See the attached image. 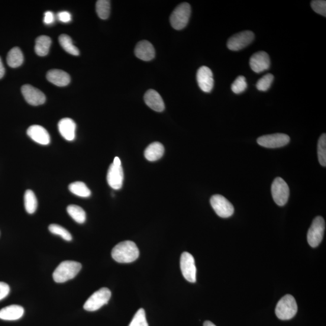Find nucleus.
I'll return each mask as SVG.
<instances>
[{
    "label": "nucleus",
    "instance_id": "1",
    "mask_svg": "<svg viewBox=\"0 0 326 326\" xmlns=\"http://www.w3.org/2000/svg\"><path fill=\"white\" fill-rule=\"evenodd\" d=\"M139 250L134 242L126 241L116 245L111 255L113 259L121 263L133 262L139 257Z\"/></svg>",
    "mask_w": 326,
    "mask_h": 326
},
{
    "label": "nucleus",
    "instance_id": "2",
    "mask_svg": "<svg viewBox=\"0 0 326 326\" xmlns=\"http://www.w3.org/2000/svg\"><path fill=\"white\" fill-rule=\"evenodd\" d=\"M82 269V264L77 261H64L59 264L53 274L54 282L61 283L72 280Z\"/></svg>",
    "mask_w": 326,
    "mask_h": 326
},
{
    "label": "nucleus",
    "instance_id": "3",
    "mask_svg": "<svg viewBox=\"0 0 326 326\" xmlns=\"http://www.w3.org/2000/svg\"><path fill=\"white\" fill-rule=\"evenodd\" d=\"M298 307L291 295H286L279 300L276 308V314L281 320H289L295 317Z\"/></svg>",
    "mask_w": 326,
    "mask_h": 326
},
{
    "label": "nucleus",
    "instance_id": "4",
    "mask_svg": "<svg viewBox=\"0 0 326 326\" xmlns=\"http://www.w3.org/2000/svg\"><path fill=\"white\" fill-rule=\"evenodd\" d=\"M190 15H191V6L187 3H182L177 6L170 15L171 25L175 30H182L188 24Z\"/></svg>",
    "mask_w": 326,
    "mask_h": 326
},
{
    "label": "nucleus",
    "instance_id": "5",
    "mask_svg": "<svg viewBox=\"0 0 326 326\" xmlns=\"http://www.w3.org/2000/svg\"><path fill=\"white\" fill-rule=\"evenodd\" d=\"M111 297L110 290L106 288L100 289L86 300L83 305V308L90 312L98 311L103 306L107 304Z\"/></svg>",
    "mask_w": 326,
    "mask_h": 326
},
{
    "label": "nucleus",
    "instance_id": "6",
    "mask_svg": "<svg viewBox=\"0 0 326 326\" xmlns=\"http://www.w3.org/2000/svg\"><path fill=\"white\" fill-rule=\"evenodd\" d=\"M271 193L274 202L279 206L285 205L288 201L289 188L285 181L280 177H277L271 186Z\"/></svg>",
    "mask_w": 326,
    "mask_h": 326
},
{
    "label": "nucleus",
    "instance_id": "7",
    "mask_svg": "<svg viewBox=\"0 0 326 326\" xmlns=\"http://www.w3.org/2000/svg\"><path fill=\"white\" fill-rule=\"evenodd\" d=\"M325 225L324 219L321 216H317L313 221L307 235L308 244L311 247H317L321 243L324 236Z\"/></svg>",
    "mask_w": 326,
    "mask_h": 326
},
{
    "label": "nucleus",
    "instance_id": "8",
    "mask_svg": "<svg viewBox=\"0 0 326 326\" xmlns=\"http://www.w3.org/2000/svg\"><path fill=\"white\" fill-rule=\"evenodd\" d=\"M211 204L219 217L227 218L233 215L234 209L231 203L224 196L215 195L212 196Z\"/></svg>",
    "mask_w": 326,
    "mask_h": 326
},
{
    "label": "nucleus",
    "instance_id": "9",
    "mask_svg": "<svg viewBox=\"0 0 326 326\" xmlns=\"http://www.w3.org/2000/svg\"><path fill=\"white\" fill-rule=\"evenodd\" d=\"M181 270L185 279L190 283H195L196 281V268L194 257L192 254L185 252L181 256Z\"/></svg>",
    "mask_w": 326,
    "mask_h": 326
},
{
    "label": "nucleus",
    "instance_id": "10",
    "mask_svg": "<svg viewBox=\"0 0 326 326\" xmlns=\"http://www.w3.org/2000/svg\"><path fill=\"white\" fill-rule=\"evenodd\" d=\"M254 34L253 32L245 31L233 35L227 42V47L232 51H239L246 47L253 41Z\"/></svg>",
    "mask_w": 326,
    "mask_h": 326
},
{
    "label": "nucleus",
    "instance_id": "11",
    "mask_svg": "<svg viewBox=\"0 0 326 326\" xmlns=\"http://www.w3.org/2000/svg\"><path fill=\"white\" fill-rule=\"evenodd\" d=\"M257 143L261 146L266 148H278L288 144L290 137L285 134H273L263 135L258 138Z\"/></svg>",
    "mask_w": 326,
    "mask_h": 326
},
{
    "label": "nucleus",
    "instance_id": "12",
    "mask_svg": "<svg viewBox=\"0 0 326 326\" xmlns=\"http://www.w3.org/2000/svg\"><path fill=\"white\" fill-rule=\"evenodd\" d=\"M21 93L25 101L31 105H41L46 102V98L44 94L28 84L22 86Z\"/></svg>",
    "mask_w": 326,
    "mask_h": 326
},
{
    "label": "nucleus",
    "instance_id": "13",
    "mask_svg": "<svg viewBox=\"0 0 326 326\" xmlns=\"http://www.w3.org/2000/svg\"><path fill=\"white\" fill-rule=\"evenodd\" d=\"M197 82L202 92L210 93L214 86V75L209 67H200L196 74Z\"/></svg>",
    "mask_w": 326,
    "mask_h": 326
},
{
    "label": "nucleus",
    "instance_id": "14",
    "mask_svg": "<svg viewBox=\"0 0 326 326\" xmlns=\"http://www.w3.org/2000/svg\"><path fill=\"white\" fill-rule=\"evenodd\" d=\"M271 64L269 54L265 51H260L254 53L250 58V66L252 70L260 73L270 69Z\"/></svg>",
    "mask_w": 326,
    "mask_h": 326
},
{
    "label": "nucleus",
    "instance_id": "15",
    "mask_svg": "<svg viewBox=\"0 0 326 326\" xmlns=\"http://www.w3.org/2000/svg\"><path fill=\"white\" fill-rule=\"evenodd\" d=\"M124 173L122 166L111 164L107 173V182L109 186L114 190L121 189L124 183Z\"/></svg>",
    "mask_w": 326,
    "mask_h": 326
},
{
    "label": "nucleus",
    "instance_id": "16",
    "mask_svg": "<svg viewBox=\"0 0 326 326\" xmlns=\"http://www.w3.org/2000/svg\"><path fill=\"white\" fill-rule=\"evenodd\" d=\"M135 54L138 59L144 61H150L156 56V51L150 42L146 40L141 41L135 47Z\"/></svg>",
    "mask_w": 326,
    "mask_h": 326
},
{
    "label": "nucleus",
    "instance_id": "17",
    "mask_svg": "<svg viewBox=\"0 0 326 326\" xmlns=\"http://www.w3.org/2000/svg\"><path fill=\"white\" fill-rule=\"evenodd\" d=\"M27 134L31 139L42 145L50 143V136L48 131L40 125H32L28 128Z\"/></svg>",
    "mask_w": 326,
    "mask_h": 326
},
{
    "label": "nucleus",
    "instance_id": "18",
    "mask_svg": "<svg viewBox=\"0 0 326 326\" xmlns=\"http://www.w3.org/2000/svg\"><path fill=\"white\" fill-rule=\"evenodd\" d=\"M144 100L146 104L155 111L162 112L165 109L163 99L156 90H148L145 93Z\"/></svg>",
    "mask_w": 326,
    "mask_h": 326
},
{
    "label": "nucleus",
    "instance_id": "19",
    "mask_svg": "<svg viewBox=\"0 0 326 326\" xmlns=\"http://www.w3.org/2000/svg\"><path fill=\"white\" fill-rule=\"evenodd\" d=\"M76 125L72 118H64L58 123L60 134L67 141H73L76 137Z\"/></svg>",
    "mask_w": 326,
    "mask_h": 326
},
{
    "label": "nucleus",
    "instance_id": "20",
    "mask_svg": "<svg viewBox=\"0 0 326 326\" xmlns=\"http://www.w3.org/2000/svg\"><path fill=\"white\" fill-rule=\"evenodd\" d=\"M47 78L50 82L58 86H65L70 82V76L63 70L53 69L48 71Z\"/></svg>",
    "mask_w": 326,
    "mask_h": 326
},
{
    "label": "nucleus",
    "instance_id": "21",
    "mask_svg": "<svg viewBox=\"0 0 326 326\" xmlns=\"http://www.w3.org/2000/svg\"><path fill=\"white\" fill-rule=\"evenodd\" d=\"M24 308L19 305H11L0 310V319L6 321L17 320L23 316Z\"/></svg>",
    "mask_w": 326,
    "mask_h": 326
},
{
    "label": "nucleus",
    "instance_id": "22",
    "mask_svg": "<svg viewBox=\"0 0 326 326\" xmlns=\"http://www.w3.org/2000/svg\"><path fill=\"white\" fill-rule=\"evenodd\" d=\"M164 153L163 145L160 142H154L148 146L144 151V156L150 161L159 160Z\"/></svg>",
    "mask_w": 326,
    "mask_h": 326
},
{
    "label": "nucleus",
    "instance_id": "23",
    "mask_svg": "<svg viewBox=\"0 0 326 326\" xmlns=\"http://www.w3.org/2000/svg\"><path fill=\"white\" fill-rule=\"evenodd\" d=\"M51 44V38L46 35L39 37L35 42V52L40 56H47Z\"/></svg>",
    "mask_w": 326,
    "mask_h": 326
},
{
    "label": "nucleus",
    "instance_id": "24",
    "mask_svg": "<svg viewBox=\"0 0 326 326\" xmlns=\"http://www.w3.org/2000/svg\"><path fill=\"white\" fill-rule=\"evenodd\" d=\"M24 56L20 48H13L9 51L7 56V63L9 67L17 68L23 63Z\"/></svg>",
    "mask_w": 326,
    "mask_h": 326
},
{
    "label": "nucleus",
    "instance_id": "25",
    "mask_svg": "<svg viewBox=\"0 0 326 326\" xmlns=\"http://www.w3.org/2000/svg\"><path fill=\"white\" fill-rule=\"evenodd\" d=\"M70 191L74 195L88 198L92 194L91 190L88 189L85 183L81 182H76L70 184L69 187Z\"/></svg>",
    "mask_w": 326,
    "mask_h": 326
},
{
    "label": "nucleus",
    "instance_id": "26",
    "mask_svg": "<svg viewBox=\"0 0 326 326\" xmlns=\"http://www.w3.org/2000/svg\"><path fill=\"white\" fill-rule=\"evenodd\" d=\"M24 199L25 211L29 214H34L37 209L38 201L34 192L31 190H26Z\"/></svg>",
    "mask_w": 326,
    "mask_h": 326
},
{
    "label": "nucleus",
    "instance_id": "27",
    "mask_svg": "<svg viewBox=\"0 0 326 326\" xmlns=\"http://www.w3.org/2000/svg\"><path fill=\"white\" fill-rule=\"evenodd\" d=\"M68 214L78 224H83L86 221V213L80 206L70 205L67 206Z\"/></svg>",
    "mask_w": 326,
    "mask_h": 326
},
{
    "label": "nucleus",
    "instance_id": "28",
    "mask_svg": "<svg viewBox=\"0 0 326 326\" xmlns=\"http://www.w3.org/2000/svg\"><path fill=\"white\" fill-rule=\"evenodd\" d=\"M61 46L67 53L74 56H78L80 52L78 48L73 44L72 38L69 35L63 34L59 37Z\"/></svg>",
    "mask_w": 326,
    "mask_h": 326
},
{
    "label": "nucleus",
    "instance_id": "29",
    "mask_svg": "<svg viewBox=\"0 0 326 326\" xmlns=\"http://www.w3.org/2000/svg\"><path fill=\"white\" fill-rule=\"evenodd\" d=\"M96 9L97 14L102 19L108 18L110 14L111 3L108 0H99L97 2Z\"/></svg>",
    "mask_w": 326,
    "mask_h": 326
},
{
    "label": "nucleus",
    "instance_id": "30",
    "mask_svg": "<svg viewBox=\"0 0 326 326\" xmlns=\"http://www.w3.org/2000/svg\"><path fill=\"white\" fill-rule=\"evenodd\" d=\"M318 157L319 163L324 167L326 166V135L322 134L319 138L318 143Z\"/></svg>",
    "mask_w": 326,
    "mask_h": 326
},
{
    "label": "nucleus",
    "instance_id": "31",
    "mask_svg": "<svg viewBox=\"0 0 326 326\" xmlns=\"http://www.w3.org/2000/svg\"><path fill=\"white\" fill-rule=\"evenodd\" d=\"M48 230L51 233L60 235L65 241H71L72 240V234L62 226L57 224H51L48 227Z\"/></svg>",
    "mask_w": 326,
    "mask_h": 326
},
{
    "label": "nucleus",
    "instance_id": "32",
    "mask_svg": "<svg viewBox=\"0 0 326 326\" xmlns=\"http://www.w3.org/2000/svg\"><path fill=\"white\" fill-rule=\"evenodd\" d=\"M129 326H149L146 317V313L143 309L141 308L138 310Z\"/></svg>",
    "mask_w": 326,
    "mask_h": 326
},
{
    "label": "nucleus",
    "instance_id": "33",
    "mask_svg": "<svg viewBox=\"0 0 326 326\" xmlns=\"http://www.w3.org/2000/svg\"><path fill=\"white\" fill-rule=\"evenodd\" d=\"M274 78L272 74L270 73L261 77L256 83L257 90L261 92H266L269 90L273 82Z\"/></svg>",
    "mask_w": 326,
    "mask_h": 326
},
{
    "label": "nucleus",
    "instance_id": "34",
    "mask_svg": "<svg viewBox=\"0 0 326 326\" xmlns=\"http://www.w3.org/2000/svg\"><path fill=\"white\" fill-rule=\"evenodd\" d=\"M247 88L246 79L243 76H240L234 80L231 85L232 91L235 94H241L245 91Z\"/></svg>",
    "mask_w": 326,
    "mask_h": 326
},
{
    "label": "nucleus",
    "instance_id": "35",
    "mask_svg": "<svg viewBox=\"0 0 326 326\" xmlns=\"http://www.w3.org/2000/svg\"><path fill=\"white\" fill-rule=\"evenodd\" d=\"M311 6L312 9L317 13V14L324 16H326V2L324 0H315V1L311 2Z\"/></svg>",
    "mask_w": 326,
    "mask_h": 326
},
{
    "label": "nucleus",
    "instance_id": "36",
    "mask_svg": "<svg viewBox=\"0 0 326 326\" xmlns=\"http://www.w3.org/2000/svg\"><path fill=\"white\" fill-rule=\"evenodd\" d=\"M10 287L7 283L0 282V300L4 299L9 294Z\"/></svg>",
    "mask_w": 326,
    "mask_h": 326
},
{
    "label": "nucleus",
    "instance_id": "37",
    "mask_svg": "<svg viewBox=\"0 0 326 326\" xmlns=\"http://www.w3.org/2000/svg\"><path fill=\"white\" fill-rule=\"evenodd\" d=\"M57 18L63 22H69L72 20V15L68 12H61L57 14Z\"/></svg>",
    "mask_w": 326,
    "mask_h": 326
},
{
    "label": "nucleus",
    "instance_id": "38",
    "mask_svg": "<svg viewBox=\"0 0 326 326\" xmlns=\"http://www.w3.org/2000/svg\"><path fill=\"white\" fill-rule=\"evenodd\" d=\"M54 21V16L52 12L48 11L45 13L44 22L45 24L49 25L52 24Z\"/></svg>",
    "mask_w": 326,
    "mask_h": 326
},
{
    "label": "nucleus",
    "instance_id": "39",
    "mask_svg": "<svg viewBox=\"0 0 326 326\" xmlns=\"http://www.w3.org/2000/svg\"><path fill=\"white\" fill-rule=\"evenodd\" d=\"M5 74V69L4 66H3L1 57H0V79L4 76Z\"/></svg>",
    "mask_w": 326,
    "mask_h": 326
},
{
    "label": "nucleus",
    "instance_id": "40",
    "mask_svg": "<svg viewBox=\"0 0 326 326\" xmlns=\"http://www.w3.org/2000/svg\"><path fill=\"white\" fill-rule=\"evenodd\" d=\"M112 164H114L115 166H122L121 160L117 157H116L114 158V161H113Z\"/></svg>",
    "mask_w": 326,
    "mask_h": 326
},
{
    "label": "nucleus",
    "instance_id": "41",
    "mask_svg": "<svg viewBox=\"0 0 326 326\" xmlns=\"http://www.w3.org/2000/svg\"><path fill=\"white\" fill-rule=\"evenodd\" d=\"M204 326H216L213 322L209 321H206L204 322Z\"/></svg>",
    "mask_w": 326,
    "mask_h": 326
}]
</instances>
